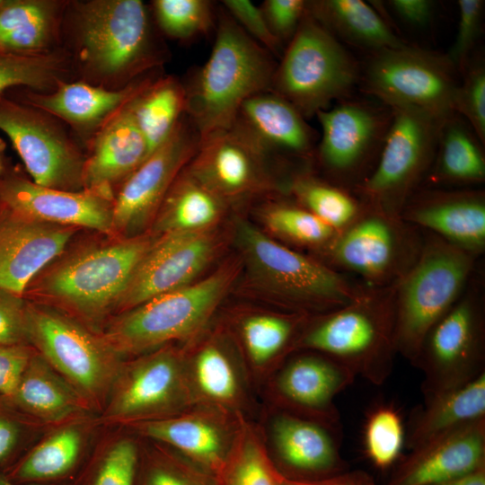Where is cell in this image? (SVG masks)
Listing matches in <instances>:
<instances>
[{
	"label": "cell",
	"instance_id": "f5cc1de1",
	"mask_svg": "<svg viewBox=\"0 0 485 485\" xmlns=\"http://www.w3.org/2000/svg\"><path fill=\"white\" fill-rule=\"evenodd\" d=\"M260 7L269 31L285 49L307 12V1L266 0Z\"/></svg>",
	"mask_w": 485,
	"mask_h": 485
},
{
	"label": "cell",
	"instance_id": "cb8c5ba5",
	"mask_svg": "<svg viewBox=\"0 0 485 485\" xmlns=\"http://www.w3.org/2000/svg\"><path fill=\"white\" fill-rule=\"evenodd\" d=\"M112 205L96 191L48 188L15 172L0 175V207L41 222L113 234Z\"/></svg>",
	"mask_w": 485,
	"mask_h": 485
},
{
	"label": "cell",
	"instance_id": "30bf717a",
	"mask_svg": "<svg viewBox=\"0 0 485 485\" xmlns=\"http://www.w3.org/2000/svg\"><path fill=\"white\" fill-rule=\"evenodd\" d=\"M412 366L423 375V401L485 373V272L481 261L460 298L426 334Z\"/></svg>",
	"mask_w": 485,
	"mask_h": 485
},
{
	"label": "cell",
	"instance_id": "f35d334b",
	"mask_svg": "<svg viewBox=\"0 0 485 485\" xmlns=\"http://www.w3.org/2000/svg\"><path fill=\"white\" fill-rule=\"evenodd\" d=\"M129 108L149 155L169 137L186 113L184 84L172 75L158 76Z\"/></svg>",
	"mask_w": 485,
	"mask_h": 485
},
{
	"label": "cell",
	"instance_id": "680465c9",
	"mask_svg": "<svg viewBox=\"0 0 485 485\" xmlns=\"http://www.w3.org/2000/svg\"><path fill=\"white\" fill-rule=\"evenodd\" d=\"M434 485H485V467L464 477Z\"/></svg>",
	"mask_w": 485,
	"mask_h": 485
},
{
	"label": "cell",
	"instance_id": "bcb514c9",
	"mask_svg": "<svg viewBox=\"0 0 485 485\" xmlns=\"http://www.w3.org/2000/svg\"><path fill=\"white\" fill-rule=\"evenodd\" d=\"M270 232L295 244L317 251L325 247L338 232L297 203H275L263 213Z\"/></svg>",
	"mask_w": 485,
	"mask_h": 485
},
{
	"label": "cell",
	"instance_id": "f6af8a7d",
	"mask_svg": "<svg viewBox=\"0 0 485 485\" xmlns=\"http://www.w3.org/2000/svg\"><path fill=\"white\" fill-rule=\"evenodd\" d=\"M150 8L157 29L173 40H193L216 29V16L208 0H154Z\"/></svg>",
	"mask_w": 485,
	"mask_h": 485
},
{
	"label": "cell",
	"instance_id": "6125c7cd",
	"mask_svg": "<svg viewBox=\"0 0 485 485\" xmlns=\"http://www.w3.org/2000/svg\"><path fill=\"white\" fill-rule=\"evenodd\" d=\"M7 0H0V7H2Z\"/></svg>",
	"mask_w": 485,
	"mask_h": 485
},
{
	"label": "cell",
	"instance_id": "7a4b0ae2",
	"mask_svg": "<svg viewBox=\"0 0 485 485\" xmlns=\"http://www.w3.org/2000/svg\"><path fill=\"white\" fill-rule=\"evenodd\" d=\"M210 55L186 90V116L200 139L233 124L242 103L270 91L277 63L223 8Z\"/></svg>",
	"mask_w": 485,
	"mask_h": 485
},
{
	"label": "cell",
	"instance_id": "9a60e30c",
	"mask_svg": "<svg viewBox=\"0 0 485 485\" xmlns=\"http://www.w3.org/2000/svg\"><path fill=\"white\" fill-rule=\"evenodd\" d=\"M315 116L322 132L314 158L326 181L354 193L378 161L392 110L348 98Z\"/></svg>",
	"mask_w": 485,
	"mask_h": 485
},
{
	"label": "cell",
	"instance_id": "94428289",
	"mask_svg": "<svg viewBox=\"0 0 485 485\" xmlns=\"http://www.w3.org/2000/svg\"><path fill=\"white\" fill-rule=\"evenodd\" d=\"M2 173H3V163H2V161H1V159H0V175H1Z\"/></svg>",
	"mask_w": 485,
	"mask_h": 485
},
{
	"label": "cell",
	"instance_id": "c3c4849f",
	"mask_svg": "<svg viewBox=\"0 0 485 485\" xmlns=\"http://www.w3.org/2000/svg\"><path fill=\"white\" fill-rule=\"evenodd\" d=\"M405 445V430L399 412L392 406L379 405L366 417L364 447L369 460L378 468L392 465Z\"/></svg>",
	"mask_w": 485,
	"mask_h": 485
},
{
	"label": "cell",
	"instance_id": "be15d7a7",
	"mask_svg": "<svg viewBox=\"0 0 485 485\" xmlns=\"http://www.w3.org/2000/svg\"><path fill=\"white\" fill-rule=\"evenodd\" d=\"M2 145H3V144H2V142L0 141V146H2Z\"/></svg>",
	"mask_w": 485,
	"mask_h": 485
},
{
	"label": "cell",
	"instance_id": "d590c367",
	"mask_svg": "<svg viewBox=\"0 0 485 485\" xmlns=\"http://www.w3.org/2000/svg\"><path fill=\"white\" fill-rule=\"evenodd\" d=\"M485 419V373L464 385L423 401L405 432L410 450L472 422Z\"/></svg>",
	"mask_w": 485,
	"mask_h": 485
},
{
	"label": "cell",
	"instance_id": "ee69618b",
	"mask_svg": "<svg viewBox=\"0 0 485 485\" xmlns=\"http://www.w3.org/2000/svg\"><path fill=\"white\" fill-rule=\"evenodd\" d=\"M216 476L171 446L140 436L137 485H216Z\"/></svg>",
	"mask_w": 485,
	"mask_h": 485
},
{
	"label": "cell",
	"instance_id": "2e32d148",
	"mask_svg": "<svg viewBox=\"0 0 485 485\" xmlns=\"http://www.w3.org/2000/svg\"><path fill=\"white\" fill-rule=\"evenodd\" d=\"M61 123L22 100L0 96V130L12 142L31 181L57 190H82L85 156Z\"/></svg>",
	"mask_w": 485,
	"mask_h": 485
},
{
	"label": "cell",
	"instance_id": "d6a6232c",
	"mask_svg": "<svg viewBox=\"0 0 485 485\" xmlns=\"http://www.w3.org/2000/svg\"><path fill=\"white\" fill-rule=\"evenodd\" d=\"M9 398L21 410L49 426L98 415L83 395L37 351Z\"/></svg>",
	"mask_w": 485,
	"mask_h": 485
},
{
	"label": "cell",
	"instance_id": "9c48e42d",
	"mask_svg": "<svg viewBox=\"0 0 485 485\" xmlns=\"http://www.w3.org/2000/svg\"><path fill=\"white\" fill-rule=\"evenodd\" d=\"M31 346L100 415L124 360L101 336L67 313L28 303Z\"/></svg>",
	"mask_w": 485,
	"mask_h": 485
},
{
	"label": "cell",
	"instance_id": "ac0fdd59",
	"mask_svg": "<svg viewBox=\"0 0 485 485\" xmlns=\"http://www.w3.org/2000/svg\"><path fill=\"white\" fill-rule=\"evenodd\" d=\"M356 375L336 360L316 351L293 352L263 386L262 404L331 427H340L335 398Z\"/></svg>",
	"mask_w": 485,
	"mask_h": 485
},
{
	"label": "cell",
	"instance_id": "db71d44e",
	"mask_svg": "<svg viewBox=\"0 0 485 485\" xmlns=\"http://www.w3.org/2000/svg\"><path fill=\"white\" fill-rule=\"evenodd\" d=\"M23 296L0 289V345H31Z\"/></svg>",
	"mask_w": 485,
	"mask_h": 485
},
{
	"label": "cell",
	"instance_id": "6da1fadb",
	"mask_svg": "<svg viewBox=\"0 0 485 485\" xmlns=\"http://www.w3.org/2000/svg\"><path fill=\"white\" fill-rule=\"evenodd\" d=\"M62 34L79 80L108 89L123 88L166 60L151 8L140 0L67 2Z\"/></svg>",
	"mask_w": 485,
	"mask_h": 485
},
{
	"label": "cell",
	"instance_id": "816d5d0a",
	"mask_svg": "<svg viewBox=\"0 0 485 485\" xmlns=\"http://www.w3.org/2000/svg\"><path fill=\"white\" fill-rule=\"evenodd\" d=\"M222 5L251 39L273 57H281L284 48L269 31L260 6L249 0H224Z\"/></svg>",
	"mask_w": 485,
	"mask_h": 485
},
{
	"label": "cell",
	"instance_id": "277c9868",
	"mask_svg": "<svg viewBox=\"0 0 485 485\" xmlns=\"http://www.w3.org/2000/svg\"><path fill=\"white\" fill-rule=\"evenodd\" d=\"M236 238L256 281L291 312L323 313L358 299L370 288L316 257L276 242L245 221L237 223Z\"/></svg>",
	"mask_w": 485,
	"mask_h": 485
},
{
	"label": "cell",
	"instance_id": "7402d4cb",
	"mask_svg": "<svg viewBox=\"0 0 485 485\" xmlns=\"http://www.w3.org/2000/svg\"><path fill=\"white\" fill-rule=\"evenodd\" d=\"M244 419L218 408L194 404L164 419L128 426L141 437L163 443L215 476L230 455Z\"/></svg>",
	"mask_w": 485,
	"mask_h": 485
},
{
	"label": "cell",
	"instance_id": "7bdbcfd3",
	"mask_svg": "<svg viewBox=\"0 0 485 485\" xmlns=\"http://www.w3.org/2000/svg\"><path fill=\"white\" fill-rule=\"evenodd\" d=\"M278 477L256 422L244 420L230 455L216 476V485H279Z\"/></svg>",
	"mask_w": 485,
	"mask_h": 485
},
{
	"label": "cell",
	"instance_id": "6f0895ef",
	"mask_svg": "<svg viewBox=\"0 0 485 485\" xmlns=\"http://www.w3.org/2000/svg\"><path fill=\"white\" fill-rule=\"evenodd\" d=\"M279 485H376L375 481L361 471L342 472L317 480H295L279 473Z\"/></svg>",
	"mask_w": 485,
	"mask_h": 485
},
{
	"label": "cell",
	"instance_id": "91938a15",
	"mask_svg": "<svg viewBox=\"0 0 485 485\" xmlns=\"http://www.w3.org/2000/svg\"><path fill=\"white\" fill-rule=\"evenodd\" d=\"M0 485H18L11 481L4 473L0 472Z\"/></svg>",
	"mask_w": 485,
	"mask_h": 485
},
{
	"label": "cell",
	"instance_id": "4dcf8cb0",
	"mask_svg": "<svg viewBox=\"0 0 485 485\" xmlns=\"http://www.w3.org/2000/svg\"><path fill=\"white\" fill-rule=\"evenodd\" d=\"M310 315L299 313H247L234 322L231 336L259 393L283 362L295 351Z\"/></svg>",
	"mask_w": 485,
	"mask_h": 485
},
{
	"label": "cell",
	"instance_id": "8d00e7d4",
	"mask_svg": "<svg viewBox=\"0 0 485 485\" xmlns=\"http://www.w3.org/2000/svg\"><path fill=\"white\" fill-rule=\"evenodd\" d=\"M307 11L339 41L370 53L408 45L365 1H307Z\"/></svg>",
	"mask_w": 485,
	"mask_h": 485
},
{
	"label": "cell",
	"instance_id": "8fae6325",
	"mask_svg": "<svg viewBox=\"0 0 485 485\" xmlns=\"http://www.w3.org/2000/svg\"><path fill=\"white\" fill-rule=\"evenodd\" d=\"M422 243L421 230L365 204L358 217L318 251L319 260L367 287L384 288L410 270Z\"/></svg>",
	"mask_w": 485,
	"mask_h": 485
},
{
	"label": "cell",
	"instance_id": "484cf974",
	"mask_svg": "<svg viewBox=\"0 0 485 485\" xmlns=\"http://www.w3.org/2000/svg\"><path fill=\"white\" fill-rule=\"evenodd\" d=\"M269 156L230 127L200 139L186 168L225 199L272 188L264 168Z\"/></svg>",
	"mask_w": 485,
	"mask_h": 485
},
{
	"label": "cell",
	"instance_id": "4316f807",
	"mask_svg": "<svg viewBox=\"0 0 485 485\" xmlns=\"http://www.w3.org/2000/svg\"><path fill=\"white\" fill-rule=\"evenodd\" d=\"M74 232L0 207V289L23 296L31 279L62 253Z\"/></svg>",
	"mask_w": 485,
	"mask_h": 485
},
{
	"label": "cell",
	"instance_id": "b9f144b4",
	"mask_svg": "<svg viewBox=\"0 0 485 485\" xmlns=\"http://www.w3.org/2000/svg\"><path fill=\"white\" fill-rule=\"evenodd\" d=\"M75 75L71 60L60 48L41 55L0 52V96L15 87L37 93H50Z\"/></svg>",
	"mask_w": 485,
	"mask_h": 485
},
{
	"label": "cell",
	"instance_id": "e0dca14e",
	"mask_svg": "<svg viewBox=\"0 0 485 485\" xmlns=\"http://www.w3.org/2000/svg\"><path fill=\"white\" fill-rule=\"evenodd\" d=\"M182 349L194 404L213 406L247 420H257L262 404L229 333H207L206 327L183 343Z\"/></svg>",
	"mask_w": 485,
	"mask_h": 485
},
{
	"label": "cell",
	"instance_id": "1f68e13d",
	"mask_svg": "<svg viewBox=\"0 0 485 485\" xmlns=\"http://www.w3.org/2000/svg\"><path fill=\"white\" fill-rule=\"evenodd\" d=\"M83 168V189L114 199L113 188L146 159V143L129 104L88 142Z\"/></svg>",
	"mask_w": 485,
	"mask_h": 485
},
{
	"label": "cell",
	"instance_id": "ffe728a7",
	"mask_svg": "<svg viewBox=\"0 0 485 485\" xmlns=\"http://www.w3.org/2000/svg\"><path fill=\"white\" fill-rule=\"evenodd\" d=\"M200 137L186 114L169 137L123 181L113 199V233L140 231L161 207L179 173L196 154Z\"/></svg>",
	"mask_w": 485,
	"mask_h": 485
},
{
	"label": "cell",
	"instance_id": "5b68a950",
	"mask_svg": "<svg viewBox=\"0 0 485 485\" xmlns=\"http://www.w3.org/2000/svg\"><path fill=\"white\" fill-rule=\"evenodd\" d=\"M419 255L395 284V348L411 365L431 327L460 298L481 259L422 231Z\"/></svg>",
	"mask_w": 485,
	"mask_h": 485
},
{
	"label": "cell",
	"instance_id": "8992f818",
	"mask_svg": "<svg viewBox=\"0 0 485 485\" xmlns=\"http://www.w3.org/2000/svg\"><path fill=\"white\" fill-rule=\"evenodd\" d=\"M234 273L231 269H220L151 298L111 318L100 334L124 359L169 344H183L208 326Z\"/></svg>",
	"mask_w": 485,
	"mask_h": 485
},
{
	"label": "cell",
	"instance_id": "f546056e",
	"mask_svg": "<svg viewBox=\"0 0 485 485\" xmlns=\"http://www.w3.org/2000/svg\"><path fill=\"white\" fill-rule=\"evenodd\" d=\"M269 155L314 159L318 136L306 119L271 91L246 100L231 125Z\"/></svg>",
	"mask_w": 485,
	"mask_h": 485
},
{
	"label": "cell",
	"instance_id": "e575fe53",
	"mask_svg": "<svg viewBox=\"0 0 485 485\" xmlns=\"http://www.w3.org/2000/svg\"><path fill=\"white\" fill-rule=\"evenodd\" d=\"M483 146L467 122L454 113L442 125L434 161L421 187L463 189L484 183Z\"/></svg>",
	"mask_w": 485,
	"mask_h": 485
},
{
	"label": "cell",
	"instance_id": "836d02e7",
	"mask_svg": "<svg viewBox=\"0 0 485 485\" xmlns=\"http://www.w3.org/2000/svg\"><path fill=\"white\" fill-rule=\"evenodd\" d=\"M66 1L7 0L0 7V52L41 55L60 47Z\"/></svg>",
	"mask_w": 485,
	"mask_h": 485
},
{
	"label": "cell",
	"instance_id": "83f0119b",
	"mask_svg": "<svg viewBox=\"0 0 485 485\" xmlns=\"http://www.w3.org/2000/svg\"><path fill=\"white\" fill-rule=\"evenodd\" d=\"M158 76L155 71L120 89L66 81L50 93L26 90L22 101L68 125L88 143Z\"/></svg>",
	"mask_w": 485,
	"mask_h": 485
},
{
	"label": "cell",
	"instance_id": "7dc6e473",
	"mask_svg": "<svg viewBox=\"0 0 485 485\" xmlns=\"http://www.w3.org/2000/svg\"><path fill=\"white\" fill-rule=\"evenodd\" d=\"M0 395V472L10 469L48 429Z\"/></svg>",
	"mask_w": 485,
	"mask_h": 485
},
{
	"label": "cell",
	"instance_id": "44dd1931",
	"mask_svg": "<svg viewBox=\"0 0 485 485\" xmlns=\"http://www.w3.org/2000/svg\"><path fill=\"white\" fill-rule=\"evenodd\" d=\"M215 251L214 234L207 229L163 234L152 242L138 262L118 304L116 315L191 284L212 260Z\"/></svg>",
	"mask_w": 485,
	"mask_h": 485
},
{
	"label": "cell",
	"instance_id": "d4e9b609",
	"mask_svg": "<svg viewBox=\"0 0 485 485\" xmlns=\"http://www.w3.org/2000/svg\"><path fill=\"white\" fill-rule=\"evenodd\" d=\"M103 428L99 415L56 425L4 475L18 485H74Z\"/></svg>",
	"mask_w": 485,
	"mask_h": 485
},
{
	"label": "cell",
	"instance_id": "74e56055",
	"mask_svg": "<svg viewBox=\"0 0 485 485\" xmlns=\"http://www.w3.org/2000/svg\"><path fill=\"white\" fill-rule=\"evenodd\" d=\"M140 436L126 427H105L74 485H137Z\"/></svg>",
	"mask_w": 485,
	"mask_h": 485
},
{
	"label": "cell",
	"instance_id": "3957f363",
	"mask_svg": "<svg viewBox=\"0 0 485 485\" xmlns=\"http://www.w3.org/2000/svg\"><path fill=\"white\" fill-rule=\"evenodd\" d=\"M396 284V283H395ZM395 284L368 288L358 299L310 315L295 351L322 353L375 385L390 376L395 356Z\"/></svg>",
	"mask_w": 485,
	"mask_h": 485
},
{
	"label": "cell",
	"instance_id": "ab89813d",
	"mask_svg": "<svg viewBox=\"0 0 485 485\" xmlns=\"http://www.w3.org/2000/svg\"><path fill=\"white\" fill-rule=\"evenodd\" d=\"M223 201L185 166L160 207L157 230L163 234L205 230L218 217Z\"/></svg>",
	"mask_w": 485,
	"mask_h": 485
},
{
	"label": "cell",
	"instance_id": "9f6ffc18",
	"mask_svg": "<svg viewBox=\"0 0 485 485\" xmlns=\"http://www.w3.org/2000/svg\"><path fill=\"white\" fill-rule=\"evenodd\" d=\"M388 5L402 22L415 27L427 26L435 13V4L429 0H391Z\"/></svg>",
	"mask_w": 485,
	"mask_h": 485
},
{
	"label": "cell",
	"instance_id": "60d3db41",
	"mask_svg": "<svg viewBox=\"0 0 485 485\" xmlns=\"http://www.w3.org/2000/svg\"><path fill=\"white\" fill-rule=\"evenodd\" d=\"M287 190L296 203L336 232L355 221L365 203L353 192L310 173L294 176Z\"/></svg>",
	"mask_w": 485,
	"mask_h": 485
},
{
	"label": "cell",
	"instance_id": "4fadbf2b",
	"mask_svg": "<svg viewBox=\"0 0 485 485\" xmlns=\"http://www.w3.org/2000/svg\"><path fill=\"white\" fill-rule=\"evenodd\" d=\"M192 405L182 345L169 344L123 360L99 419L105 427H128L171 418Z\"/></svg>",
	"mask_w": 485,
	"mask_h": 485
},
{
	"label": "cell",
	"instance_id": "603a6c76",
	"mask_svg": "<svg viewBox=\"0 0 485 485\" xmlns=\"http://www.w3.org/2000/svg\"><path fill=\"white\" fill-rule=\"evenodd\" d=\"M400 216L476 258L485 251L484 190L421 187Z\"/></svg>",
	"mask_w": 485,
	"mask_h": 485
},
{
	"label": "cell",
	"instance_id": "f907efd6",
	"mask_svg": "<svg viewBox=\"0 0 485 485\" xmlns=\"http://www.w3.org/2000/svg\"><path fill=\"white\" fill-rule=\"evenodd\" d=\"M458 24L454 40L445 57L458 74H463L471 63V53L479 37L484 1L459 0Z\"/></svg>",
	"mask_w": 485,
	"mask_h": 485
},
{
	"label": "cell",
	"instance_id": "f1b7e54d",
	"mask_svg": "<svg viewBox=\"0 0 485 485\" xmlns=\"http://www.w3.org/2000/svg\"><path fill=\"white\" fill-rule=\"evenodd\" d=\"M485 467V419L472 422L410 450L387 485H434Z\"/></svg>",
	"mask_w": 485,
	"mask_h": 485
},
{
	"label": "cell",
	"instance_id": "ba28073f",
	"mask_svg": "<svg viewBox=\"0 0 485 485\" xmlns=\"http://www.w3.org/2000/svg\"><path fill=\"white\" fill-rule=\"evenodd\" d=\"M360 72L343 44L307 11L277 64L270 91L308 119L349 98Z\"/></svg>",
	"mask_w": 485,
	"mask_h": 485
},
{
	"label": "cell",
	"instance_id": "681fc988",
	"mask_svg": "<svg viewBox=\"0 0 485 485\" xmlns=\"http://www.w3.org/2000/svg\"><path fill=\"white\" fill-rule=\"evenodd\" d=\"M453 101V110L473 130L482 145L485 143V66L471 61L462 75Z\"/></svg>",
	"mask_w": 485,
	"mask_h": 485
},
{
	"label": "cell",
	"instance_id": "d6986e66",
	"mask_svg": "<svg viewBox=\"0 0 485 485\" xmlns=\"http://www.w3.org/2000/svg\"><path fill=\"white\" fill-rule=\"evenodd\" d=\"M255 422L269 459L283 476L317 480L345 472L340 428L264 404Z\"/></svg>",
	"mask_w": 485,
	"mask_h": 485
},
{
	"label": "cell",
	"instance_id": "5bb4252c",
	"mask_svg": "<svg viewBox=\"0 0 485 485\" xmlns=\"http://www.w3.org/2000/svg\"><path fill=\"white\" fill-rule=\"evenodd\" d=\"M455 73L445 55L408 44L370 53L359 82L364 92L390 109H414L445 119L454 113Z\"/></svg>",
	"mask_w": 485,
	"mask_h": 485
},
{
	"label": "cell",
	"instance_id": "7c38bea8",
	"mask_svg": "<svg viewBox=\"0 0 485 485\" xmlns=\"http://www.w3.org/2000/svg\"><path fill=\"white\" fill-rule=\"evenodd\" d=\"M391 110L392 120L378 161L354 194L375 209L400 216L409 198L423 185L447 118L414 109Z\"/></svg>",
	"mask_w": 485,
	"mask_h": 485
},
{
	"label": "cell",
	"instance_id": "11a10c76",
	"mask_svg": "<svg viewBox=\"0 0 485 485\" xmlns=\"http://www.w3.org/2000/svg\"><path fill=\"white\" fill-rule=\"evenodd\" d=\"M35 352L31 345H0V395L10 397L14 392Z\"/></svg>",
	"mask_w": 485,
	"mask_h": 485
},
{
	"label": "cell",
	"instance_id": "52a82bcc",
	"mask_svg": "<svg viewBox=\"0 0 485 485\" xmlns=\"http://www.w3.org/2000/svg\"><path fill=\"white\" fill-rule=\"evenodd\" d=\"M148 237H131L80 251L53 268L41 281L43 295L58 310L101 333L143 255Z\"/></svg>",
	"mask_w": 485,
	"mask_h": 485
}]
</instances>
